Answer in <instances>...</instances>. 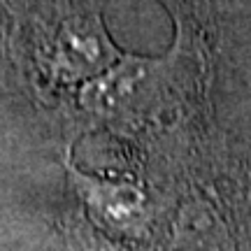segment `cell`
<instances>
[{
	"instance_id": "cell-1",
	"label": "cell",
	"mask_w": 251,
	"mask_h": 251,
	"mask_svg": "<svg viewBox=\"0 0 251 251\" xmlns=\"http://www.w3.org/2000/svg\"><path fill=\"white\" fill-rule=\"evenodd\" d=\"M172 86L177 75L170 61H117L109 70L86 84L81 102L89 112L109 124L133 128L151 119H161L175 105Z\"/></svg>"
},
{
	"instance_id": "cell-2",
	"label": "cell",
	"mask_w": 251,
	"mask_h": 251,
	"mask_svg": "<svg viewBox=\"0 0 251 251\" xmlns=\"http://www.w3.org/2000/svg\"><path fill=\"white\" fill-rule=\"evenodd\" d=\"M40 61L61 81L98 77L119 61L96 9L81 0H68L42 28Z\"/></svg>"
},
{
	"instance_id": "cell-3",
	"label": "cell",
	"mask_w": 251,
	"mask_h": 251,
	"mask_svg": "<svg viewBox=\"0 0 251 251\" xmlns=\"http://www.w3.org/2000/svg\"><path fill=\"white\" fill-rule=\"evenodd\" d=\"M86 193L93 200L91 205L96 207V212L109 219L119 228L142 221L144 198L140 191L130 186H114V184H102V186L91 184L86 186Z\"/></svg>"
},
{
	"instance_id": "cell-4",
	"label": "cell",
	"mask_w": 251,
	"mask_h": 251,
	"mask_svg": "<svg viewBox=\"0 0 251 251\" xmlns=\"http://www.w3.org/2000/svg\"><path fill=\"white\" fill-rule=\"evenodd\" d=\"M175 7L179 9L181 14H191V17L202 19L207 14V0H170Z\"/></svg>"
}]
</instances>
